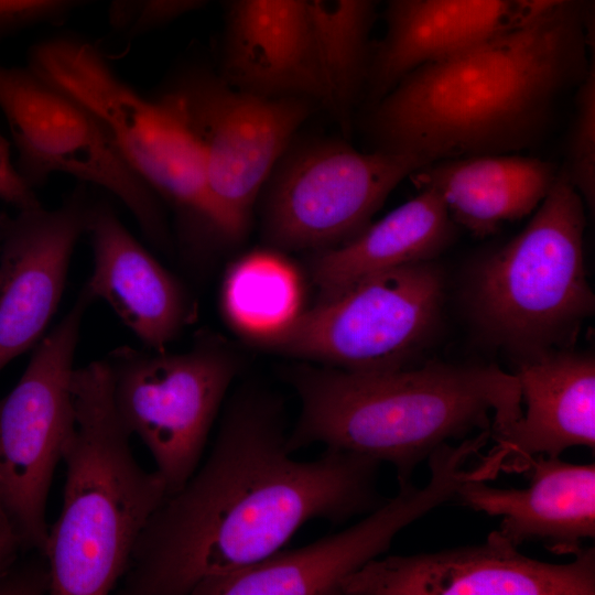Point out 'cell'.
<instances>
[{
	"label": "cell",
	"mask_w": 595,
	"mask_h": 595,
	"mask_svg": "<svg viewBox=\"0 0 595 595\" xmlns=\"http://www.w3.org/2000/svg\"><path fill=\"white\" fill-rule=\"evenodd\" d=\"M207 1L209 0H145L127 32L130 37L148 34L198 9Z\"/></svg>",
	"instance_id": "83f0119b"
},
{
	"label": "cell",
	"mask_w": 595,
	"mask_h": 595,
	"mask_svg": "<svg viewBox=\"0 0 595 595\" xmlns=\"http://www.w3.org/2000/svg\"><path fill=\"white\" fill-rule=\"evenodd\" d=\"M74 426L61 515L48 529L52 595H104L126 574L136 542L167 495L163 477L133 456L104 359L74 369Z\"/></svg>",
	"instance_id": "277c9868"
},
{
	"label": "cell",
	"mask_w": 595,
	"mask_h": 595,
	"mask_svg": "<svg viewBox=\"0 0 595 595\" xmlns=\"http://www.w3.org/2000/svg\"><path fill=\"white\" fill-rule=\"evenodd\" d=\"M144 2L145 0H115L110 10L111 23L116 28L127 31Z\"/></svg>",
	"instance_id": "4dcf8cb0"
},
{
	"label": "cell",
	"mask_w": 595,
	"mask_h": 595,
	"mask_svg": "<svg viewBox=\"0 0 595 595\" xmlns=\"http://www.w3.org/2000/svg\"><path fill=\"white\" fill-rule=\"evenodd\" d=\"M0 110L17 151V169L32 188L55 173L71 175L118 198L150 239L164 238L159 197L79 101L28 65L0 63Z\"/></svg>",
	"instance_id": "7c38bea8"
},
{
	"label": "cell",
	"mask_w": 595,
	"mask_h": 595,
	"mask_svg": "<svg viewBox=\"0 0 595 595\" xmlns=\"http://www.w3.org/2000/svg\"><path fill=\"white\" fill-rule=\"evenodd\" d=\"M454 225L439 194L419 190L408 202L318 256L313 280L326 296L372 274L435 260L452 241Z\"/></svg>",
	"instance_id": "7402d4cb"
},
{
	"label": "cell",
	"mask_w": 595,
	"mask_h": 595,
	"mask_svg": "<svg viewBox=\"0 0 595 595\" xmlns=\"http://www.w3.org/2000/svg\"><path fill=\"white\" fill-rule=\"evenodd\" d=\"M583 1L404 75L370 115L378 149L429 164L536 143L560 95L589 69Z\"/></svg>",
	"instance_id": "7a4b0ae2"
},
{
	"label": "cell",
	"mask_w": 595,
	"mask_h": 595,
	"mask_svg": "<svg viewBox=\"0 0 595 595\" xmlns=\"http://www.w3.org/2000/svg\"><path fill=\"white\" fill-rule=\"evenodd\" d=\"M217 71L239 89L329 110L323 56L301 0H231Z\"/></svg>",
	"instance_id": "e0dca14e"
},
{
	"label": "cell",
	"mask_w": 595,
	"mask_h": 595,
	"mask_svg": "<svg viewBox=\"0 0 595 595\" xmlns=\"http://www.w3.org/2000/svg\"><path fill=\"white\" fill-rule=\"evenodd\" d=\"M558 172L539 158L496 153L435 161L410 178L418 190L436 192L455 224L485 237L532 214Z\"/></svg>",
	"instance_id": "44dd1931"
},
{
	"label": "cell",
	"mask_w": 595,
	"mask_h": 595,
	"mask_svg": "<svg viewBox=\"0 0 595 595\" xmlns=\"http://www.w3.org/2000/svg\"><path fill=\"white\" fill-rule=\"evenodd\" d=\"M584 206L564 169L559 171L526 227L469 274L465 300L475 328L515 365L573 347L594 314Z\"/></svg>",
	"instance_id": "5b68a950"
},
{
	"label": "cell",
	"mask_w": 595,
	"mask_h": 595,
	"mask_svg": "<svg viewBox=\"0 0 595 595\" xmlns=\"http://www.w3.org/2000/svg\"><path fill=\"white\" fill-rule=\"evenodd\" d=\"M301 410L288 433L294 453L312 444L390 463L411 480L433 451L470 432L491 437L522 414L515 374L496 364L426 363L385 371H347L301 363L281 369Z\"/></svg>",
	"instance_id": "3957f363"
},
{
	"label": "cell",
	"mask_w": 595,
	"mask_h": 595,
	"mask_svg": "<svg viewBox=\"0 0 595 595\" xmlns=\"http://www.w3.org/2000/svg\"><path fill=\"white\" fill-rule=\"evenodd\" d=\"M28 66L95 116L159 199L214 227L198 142L170 108L121 78L95 43L75 34L51 36L30 48Z\"/></svg>",
	"instance_id": "52a82bcc"
},
{
	"label": "cell",
	"mask_w": 595,
	"mask_h": 595,
	"mask_svg": "<svg viewBox=\"0 0 595 595\" xmlns=\"http://www.w3.org/2000/svg\"><path fill=\"white\" fill-rule=\"evenodd\" d=\"M423 165L407 153L361 152L343 140L296 136L264 185L267 230L289 248L344 242Z\"/></svg>",
	"instance_id": "8fae6325"
},
{
	"label": "cell",
	"mask_w": 595,
	"mask_h": 595,
	"mask_svg": "<svg viewBox=\"0 0 595 595\" xmlns=\"http://www.w3.org/2000/svg\"><path fill=\"white\" fill-rule=\"evenodd\" d=\"M23 554L21 541L0 509V576Z\"/></svg>",
	"instance_id": "f546056e"
},
{
	"label": "cell",
	"mask_w": 595,
	"mask_h": 595,
	"mask_svg": "<svg viewBox=\"0 0 595 595\" xmlns=\"http://www.w3.org/2000/svg\"><path fill=\"white\" fill-rule=\"evenodd\" d=\"M574 0H388L386 32L366 78L378 100L404 75L517 30Z\"/></svg>",
	"instance_id": "ac0fdd59"
},
{
	"label": "cell",
	"mask_w": 595,
	"mask_h": 595,
	"mask_svg": "<svg viewBox=\"0 0 595 595\" xmlns=\"http://www.w3.org/2000/svg\"><path fill=\"white\" fill-rule=\"evenodd\" d=\"M444 298L435 260L393 268L324 296L268 350L347 371L410 367L439 328Z\"/></svg>",
	"instance_id": "ba28073f"
},
{
	"label": "cell",
	"mask_w": 595,
	"mask_h": 595,
	"mask_svg": "<svg viewBox=\"0 0 595 595\" xmlns=\"http://www.w3.org/2000/svg\"><path fill=\"white\" fill-rule=\"evenodd\" d=\"M526 411L495 435L496 446L475 478L524 472L537 455L559 457L572 446L595 448V359L573 347L547 351L516 364Z\"/></svg>",
	"instance_id": "2e32d148"
},
{
	"label": "cell",
	"mask_w": 595,
	"mask_h": 595,
	"mask_svg": "<svg viewBox=\"0 0 595 595\" xmlns=\"http://www.w3.org/2000/svg\"><path fill=\"white\" fill-rule=\"evenodd\" d=\"M93 301L84 288L72 309L35 345L13 389L0 398V509L23 553H46V502L74 426L73 363L82 321Z\"/></svg>",
	"instance_id": "30bf717a"
},
{
	"label": "cell",
	"mask_w": 595,
	"mask_h": 595,
	"mask_svg": "<svg viewBox=\"0 0 595 595\" xmlns=\"http://www.w3.org/2000/svg\"><path fill=\"white\" fill-rule=\"evenodd\" d=\"M0 199L24 209L40 206L33 188L25 182L12 161L10 144L0 134Z\"/></svg>",
	"instance_id": "f1b7e54d"
},
{
	"label": "cell",
	"mask_w": 595,
	"mask_h": 595,
	"mask_svg": "<svg viewBox=\"0 0 595 595\" xmlns=\"http://www.w3.org/2000/svg\"><path fill=\"white\" fill-rule=\"evenodd\" d=\"M153 97L198 142L214 229L228 237L245 231L272 171L318 106L239 89L203 63L176 68Z\"/></svg>",
	"instance_id": "8992f818"
},
{
	"label": "cell",
	"mask_w": 595,
	"mask_h": 595,
	"mask_svg": "<svg viewBox=\"0 0 595 595\" xmlns=\"http://www.w3.org/2000/svg\"><path fill=\"white\" fill-rule=\"evenodd\" d=\"M91 205L79 186L54 209L0 214V371L45 335Z\"/></svg>",
	"instance_id": "9a60e30c"
},
{
	"label": "cell",
	"mask_w": 595,
	"mask_h": 595,
	"mask_svg": "<svg viewBox=\"0 0 595 595\" xmlns=\"http://www.w3.org/2000/svg\"><path fill=\"white\" fill-rule=\"evenodd\" d=\"M286 423L282 400L262 389L228 401L204 464L144 526L119 594L192 595L284 549L310 520L339 524L385 502L379 461L334 448L298 461Z\"/></svg>",
	"instance_id": "6da1fadb"
},
{
	"label": "cell",
	"mask_w": 595,
	"mask_h": 595,
	"mask_svg": "<svg viewBox=\"0 0 595 595\" xmlns=\"http://www.w3.org/2000/svg\"><path fill=\"white\" fill-rule=\"evenodd\" d=\"M296 269L270 251L246 255L226 273L221 307L229 324L251 344L267 349L303 312Z\"/></svg>",
	"instance_id": "603a6c76"
},
{
	"label": "cell",
	"mask_w": 595,
	"mask_h": 595,
	"mask_svg": "<svg viewBox=\"0 0 595 595\" xmlns=\"http://www.w3.org/2000/svg\"><path fill=\"white\" fill-rule=\"evenodd\" d=\"M524 472L530 484L516 489L490 487L468 470L455 499L501 517L496 531L515 547L539 541L553 553L574 555L595 537V465L537 455Z\"/></svg>",
	"instance_id": "d6986e66"
},
{
	"label": "cell",
	"mask_w": 595,
	"mask_h": 595,
	"mask_svg": "<svg viewBox=\"0 0 595 595\" xmlns=\"http://www.w3.org/2000/svg\"><path fill=\"white\" fill-rule=\"evenodd\" d=\"M567 161L564 171L594 209L595 203V73L589 67L578 83L574 98V116L567 137Z\"/></svg>",
	"instance_id": "d4e9b609"
},
{
	"label": "cell",
	"mask_w": 595,
	"mask_h": 595,
	"mask_svg": "<svg viewBox=\"0 0 595 595\" xmlns=\"http://www.w3.org/2000/svg\"><path fill=\"white\" fill-rule=\"evenodd\" d=\"M86 234L94 257L85 289L102 299L145 348L165 350L191 316L174 277L131 235L109 204L93 203Z\"/></svg>",
	"instance_id": "ffe728a7"
},
{
	"label": "cell",
	"mask_w": 595,
	"mask_h": 595,
	"mask_svg": "<svg viewBox=\"0 0 595 595\" xmlns=\"http://www.w3.org/2000/svg\"><path fill=\"white\" fill-rule=\"evenodd\" d=\"M342 595H594L595 549L570 563L529 558L491 531L486 542L375 559L343 581Z\"/></svg>",
	"instance_id": "5bb4252c"
},
{
	"label": "cell",
	"mask_w": 595,
	"mask_h": 595,
	"mask_svg": "<svg viewBox=\"0 0 595 595\" xmlns=\"http://www.w3.org/2000/svg\"><path fill=\"white\" fill-rule=\"evenodd\" d=\"M93 0H0V43L30 26L56 21Z\"/></svg>",
	"instance_id": "484cf974"
},
{
	"label": "cell",
	"mask_w": 595,
	"mask_h": 595,
	"mask_svg": "<svg viewBox=\"0 0 595 595\" xmlns=\"http://www.w3.org/2000/svg\"><path fill=\"white\" fill-rule=\"evenodd\" d=\"M485 445L474 435L445 443L428 457L423 487L399 482L398 494L351 527L298 549H282L244 569L202 581L192 595H336L345 578L387 552L405 527L455 499L467 459Z\"/></svg>",
	"instance_id": "4fadbf2b"
},
{
	"label": "cell",
	"mask_w": 595,
	"mask_h": 595,
	"mask_svg": "<svg viewBox=\"0 0 595 595\" xmlns=\"http://www.w3.org/2000/svg\"><path fill=\"white\" fill-rule=\"evenodd\" d=\"M323 56L332 115L347 125L368 69L374 0H301Z\"/></svg>",
	"instance_id": "cb8c5ba5"
},
{
	"label": "cell",
	"mask_w": 595,
	"mask_h": 595,
	"mask_svg": "<svg viewBox=\"0 0 595 595\" xmlns=\"http://www.w3.org/2000/svg\"><path fill=\"white\" fill-rule=\"evenodd\" d=\"M0 576V595H41L51 593L52 570L46 553L29 551Z\"/></svg>",
	"instance_id": "4316f807"
},
{
	"label": "cell",
	"mask_w": 595,
	"mask_h": 595,
	"mask_svg": "<svg viewBox=\"0 0 595 595\" xmlns=\"http://www.w3.org/2000/svg\"><path fill=\"white\" fill-rule=\"evenodd\" d=\"M104 360L118 415L148 447L167 495L174 494L198 467L239 357L199 337L183 353L121 346Z\"/></svg>",
	"instance_id": "9c48e42d"
}]
</instances>
